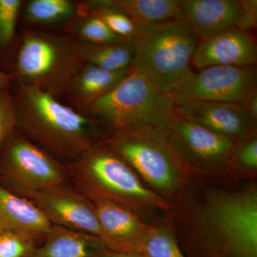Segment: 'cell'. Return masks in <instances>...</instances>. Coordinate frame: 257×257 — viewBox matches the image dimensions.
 <instances>
[{
	"instance_id": "cell-29",
	"label": "cell",
	"mask_w": 257,
	"mask_h": 257,
	"mask_svg": "<svg viewBox=\"0 0 257 257\" xmlns=\"http://www.w3.org/2000/svg\"><path fill=\"white\" fill-rule=\"evenodd\" d=\"M241 6L235 28L249 33L257 25L256 0H240Z\"/></svg>"
},
{
	"instance_id": "cell-12",
	"label": "cell",
	"mask_w": 257,
	"mask_h": 257,
	"mask_svg": "<svg viewBox=\"0 0 257 257\" xmlns=\"http://www.w3.org/2000/svg\"><path fill=\"white\" fill-rule=\"evenodd\" d=\"M167 136L176 150L189 160L206 163L224 162L232 156L234 142L211 130L183 119L177 114L168 128Z\"/></svg>"
},
{
	"instance_id": "cell-23",
	"label": "cell",
	"mask_w": 257,
	"mask_h": 257,
	"mask_svg": "<svg viewBox=\"0 0 257 257\" xmlns=\"http://www.w3.org/2000/svg\"><path fill=\"white\" fill-rule=\"evenodd\" d=\"M67 30L76 41L89 45H106L124 40L99 18L89 15H77L67 23Z\"/></svg>"
},
{
	"instance_id": "cell-10",
	"label": "cell",
	"mask_w": 257,
	"mask_h": 257,
	"mask_svg": "<svg viewBox=\"0 0 257 257\" xmlns=\"http://www.w3.org/2000/svg\"><path fill=\"white\" fill-rule=\"evenodd\" d=\"M216 229L239 257H257V198L252 192L225 196L212 209Z\"/></svg>"
},
{
	"instance_id": "cell-16",
	"label": "cell",
	"mask_w": 257,
	"mask_h": 257,
	"mask_svg": "<svg viewBox=\"0 0 257 257\" xmlns=\"http://www.w3.org/2000/svg\"><path fill=\"white\" fill-rule=\"evenodd\" d=\"M52 226L31 201L15 195L0 186V232L26 234L41 243Z\"/></svg>"
},
{
	"instance_id": "cell-21",
	"label": "cell",
	"mask_w": 257,
	"mask_h": 257,
	"mask_svg": "<svg viewBox=\"0 0 257 257\" xmlns=\"http://www.w3.org/2000/svg\"><path fill=\"white\" fill-rule=\"evenodd\" d=\"M80 15L99 18L115 35L124 40H134L138 32V27L115 0L79 2L77 15Z\"/></svg>"
},
{
	"instance_id": "cell-27",
	"label": "cell",
	"mask_w": 257,
	"mask_h": 257,
	"mask_svg": "<svg viewBox=\"0 0 257 257\" xmlns=\"http://www.w3.org/2000/svg\"><path fill=\"white\" fill-rule=\"evenodd\" d=\"M17 127L16 110L10 88L0 89V148Z\"/></svg>"
},
{
	"instance_id": "cell-20",
	"label": "cell",
	"mask_w": 257,
	"mask_h": 257,
	"mask_svg": "<svg viewBox=\"0 0 257 257\" xmlns=\"http://www.w3.org/2000/svg\"><path fill=\"white\" fill-rule=\"evenodd\" d=\"M139 28L181 18V0H115Z\"/></svg>"
},
{
	"instance_id": "cell-30",
	"label": "cell",
	"mask_w": 257,
	"mask_h": 257,
	"mask_svg": "<svg viewBox=\"0 0 257 257\" xmlns=\"http://www.w3.org/2000/svg\"><path fill=\"white\" fill-rule=\"evenodd\" d=\"M242 105L248 119L255 127L257 123V92L254 93Z\"/></svg>"
},
{
	"instance_id": "cell-3",
	"label": "cell",
	"mask_w": 257,
	"mask_h": 257,
	"mask_svg": "<svg viewBox=\"0 0 257 257\" xmlns=\"http://www.w3.org/2000/svg\"><path fill=\"white\" fill-rule=\"evenodd\" d=\"M175 108L170 95L159 91L131 69L122 82L82 114L114 133L146 130L167 133L175 114Z\"/></svg>"
},
{
	"instance_id": "cell-15",
	"label": "cell",
	"mask_w": 257,
	"mask_h": 257,
	"mask_svg": "<svg viewBox=\"0 0 257 257\" xmlns=\"http://www.w3.org/2000/svg\"><path fill=\"white\" fill-rule=\"evenodd\" d=\"M102 230L103 242L118 251H130L140 241L142 227L136 216L125 206L89 198Z\"/></svg>"
},
{
	"instance_id": "cell-17",
	"label": "cell",
	"mask_w": 257,
	"mask_h": 257,
	"mask_svg": "<svg viewBox=\"0 0 257 257\" xmlns=\"http://www.w3.org/2000/svg\"><path fill=\"white\" fill-rule=\"evenodd\" d=\"M105 246L94 235L52 225L30 257H100Z\"/></svg>"
},
{
	"instance_id": "cell-14",
	"label": "cell",
	"mask_w": 257,
	"mask_h": 257,
	"mask_svg": "<svg viewBox=\"0 0 257 257\" xmlns=\"http://www.w3.org/2000/svg\"><path fill=\"white\" fill-rule=\"evenodd\" d=\"M240 0H181V17L198 40L235 28Z\"/></svg>"
},
{
	"instance_id": "cell-28",
	"label": "cell",
	"mask_w": 257,
	"mask_h": 257,
	"mask_svg": "<svg viewBox=\"0 0 257 257\" xmlns=\"http://www.w3.org/2000/svg\"><path fill=\"white\" fill-rule=\"evenodd\" d=\"M239 148L234 147L232 155L236 162L243 167L256 169L257 167V140L254 135L241 142Z\"/></svg>"
},
{
	"instance_id": "cell-22",
	"label": "cell",
	"mask_w": 257,
	"mask_h": 257,
	"mask_svg": "<svg viewBox=\"0 0 257 257\" xmlns=\"http://www.w3.org/2000/svg\"><path fill=\"white\" fill-rule=\"evenodd\" d=\"M78 11V2L72 0H30L25 4L24 15L29 23L55 25L69 23Z\"/></svg>"
},
{
	"instance_id": "cell-4",
	"label": "cell",
	"mask_w": 257,
	"mask_h": 257,
	"mask_svg": "<svg viewBox=\"0 0 257 257\" xmlns=\"http://www.w3.org/2000/svg\"><path fill=\"white\" fill-rule=\"evenodd\" d=\"M84 64L72 37L29 30L22 34L15 74L18 83L57 98L65 94Z\"/></svg>"
},
{
	"instance_id": "cell-31",
	"label": "cell",
	"mask_w": 257,
	"mask_h": 257,
	"mask_svg": "<svg viewBox=\"0 0 257 257\" xmlns=\"http://www.w3.org/2000/svg\"><path fill=\"white\" fill-rule=\"evenodd\" d=\"M100 257H145L136 251H110L103 253Z\"/></svg>"
},
{
	"instance_id": "cell-13",
	"label": "cell",
	"mask_w": 257,
	"mask_h": 257,
	"mask_svg": "<svg viewBox=\"0 0 257 257\" xmlns=\"http://www.w3.org/2000/svg\"><path fill=\"white\" fill-rule=\"evenodd\" d=\"M257 46L251 34L232 28L200 40L192 66L202 69L212 66H256Z\"/></svg>"
},
{
	"instance_id": "cell-26",
	"label": "cell",
	"mask_w": 257,
	"mask_h": 257,
	"mask_svg": "<svg viewBox=\"0 0 257 257\" xmlns=\"http://www.w3.org/2000/svg\"><path fill=\"white\" fill-rule=\"evenodd\" d=\"M22 0H0V49L9 46L15 38Z\"/></svg>"
},
{
	"instance_id": "cell-7",
	"label": "cell",
	"mask_w": 257,
	"mask_h": 257,
	"mask_svg": "<svg viewBox=\"0 0 257 257\" xmlns=\"http://www.w3.org/2000/svg\"><path fill=\"white\" fill-rule=\"evenodd\" d=\"M167 136L154 130L114 133L104 143L152 185L169 189L175 183L176 161Z\"/></svg>"
},
{
	"instance_id": "cell-24",
	"label": "cell",
	"mask_w": 257,
	"mask_h": 257,
	"mask_svg": "<svg viewBox=\"0 0 257 257\" xmlns=\"http://www.w3.org/2000/svg\"><path fill=\"white\" fill-rule=\"evenodd\" d=\"M135 247L145 257H184L173 237L163 230L153 231L140 239Z\"/></svg>"
},
{
	"instance_id": "cell-6",
	"label": "cell",
	"mask_w": 257,
	"mask_h": 257,
	"mask_svg": "<svg viewBox=\"0 0 257 257\" xmlns=\"http://www.w3.org/2000/svg\"><path fill=\"white\" fill-rule=\"evenodd\" d=\"M69 179L67 165L27 138L18 128L0 148V186L29 199L39 191Z\"/></svg>"
},
{
	"instance_id": "cell-1",
	"label": "cell",
	"mask_w": 257,
	"mask_h": 257,
	"mask_svg": "<svg viewBox=\"0 0 257 257\" xmlns=\"http://www.w3.org/2000/svg\"><path fill=\"white\" fill-rule=\"evenodd\" d=\"M12 94L17 128L66 165L97 143L94 132L99 124L95 120L62 104L55 96L18 82Z\"/></svg>"
},
{
	"instance_id": "cell-25",
	"label": "cell",
	"mask_w": 257,
	"mask_h": 257,
	"mask_svg": "<svg viewBox=\"0 0 257 257\" xmlns=\"http://www.w3.org/2000/svg\"><path fill=\"white\" fill-rule=\"evenodd\" d=\"M40 243L26 234L0 232V257H30Z\"/></svg>"
},
{
	"instance_id": "cell-19",
	"label": "cell",
	"mask_w": 257,
	"mask_h": 257,
	"mask_svg": "<svg viewBox=\"0 0 257 257\" xmlns=\"http://www.w3.org/2000/svg\"><path fill=\"white\" fill-rule=\"evenodd\" d=\"M78 43L85 64L111 72L131 69L135 57L134 40H123L106 45Z\"/></svg>"
},
{
	"instance_id": "cell-18",
	"label": "cell",
	"mask_w": 257,
	"mask_h": 257,
	"mask_svg": "<svg viewBox=\"0 0 257 257\" xmlns=\"http://www.w3.org/2000/svg\"><path fill=\"white\" fill-rule=\"evenodd\" d=\"M131 69L111 72L92 64H84L69 84L64 95L68 96L77 111L83 113L122 82Z\"/></svg>"
},
{
	"instance_id": "cell-9",
	"label": "cell",
	"mask_w": 257,
	"mask_h": 257,
	"mask_svg": "<svg viewBox=\"0 0 257 257\" xmlns=\"http://www.w3.org/2000/svg\"><path fill=\"white\" fill-rule=\"evenodd\" d=\"M52 225L94 235L102 240V230L92 201L67 184L42 189L30 199Z\"/></svg>"
},
{
	"instance_id": "cell-32",
	"label": "cell",
	"mask_w": 257,
	"mask_h": 257,
	"mask_svg": "<svg viewBox=\"0 0 257 257\" xmlns=\"http://www.w3.org/2000/svg\"><path fill=\"white\" fill-rule=\"evenodd\" d=\"M13 76L0 68V89L10 88L13 83Z\"/></svg>"
},
{
	"instance_id": "cell-11",
	"label": "cell",
	"mask_w": 257,
	"mask_h": 257,
	"mask_svg": "<svg viewBox=\"0 0 257 257\" xmlns=\"http://www.w3.org/2000/svg\"><path fill=\"white\" fill-rule=\"evenodd\" d=\"M176 114L200 125L234 143L254 135L242 104L221 101H195L175 105Z\"/></svg>"
},
{
	"instance_id": "cell-2",
	"label": "cell",
	"mask_w": 257,
	"mask_h": 257,
	"mask_svg": "<svg viewBox=\"0 0 257 257\" xmlns=\"http://www.w3.org/2000/svg\"><path fill=\"white\" fill-rule=\"evenodd\" d=\"M199 42L182 17L139 28L131 68L171 95L194 74L192 58Z\"/></svg>"
},
{
	"instance_id": "cell-5",
	"label": "cell",
	"mask_w": 257,
	"mask_h": 257,
	"mask_svg": "<svg viewBox=\"0 0 257 257\" xmlns=\"http://www.w3.org/2000/svg\"><path fill=\"white\" fill-rule=\"evenodd\" d=\"M67 167L76 189L88 198L123 206L156 201L158 198L141 183L131 167L104 143L94 144Z\"/></svg>"
},
{
	"instance_id": "cell-8",
	"label": "cell",
	"mask_w": 257,
	"mask_h": 257,
	"mask_svg": "<svg viewBox=\"0 0 257 257\" xmlns=\"http://www.w3.org/2000/svg\"><path fill=\"white\" fill-rule=\"evenodd\" d=\"M256 92V66H212L194 73L170 96L175 105L195 101L243 104Z\"/></svg>"
}]
</instances>
